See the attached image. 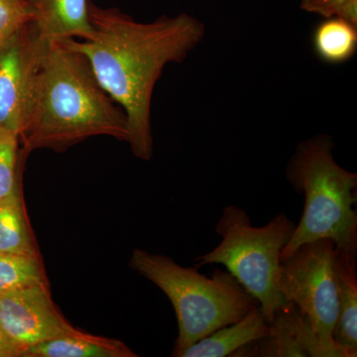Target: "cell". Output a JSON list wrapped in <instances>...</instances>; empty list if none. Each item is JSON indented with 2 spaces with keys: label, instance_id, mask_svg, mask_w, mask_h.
Listing matches in <instances>:
<instances>
[{
  "label": "cell",
  "instance_id": "cell-6",
  "mask_svg": "<svg viewBox=\"0 0 357 357\" xmlns=\"http://www.w3.org/2000/svg\"><path fill=\"white\" fill-rule=\"evenodd\" d=\"M335 248L332 239H319L281 260L282 296L306 317L321 357H344L333 337L338 318Z\"/></svg>",
  "mask_w": 357,
  "mask_h": 357
},
{
  "label": "cell",
  "instance_id": "cell-8",
  "mask_svg": "<svg viewBox=\"0 0 357 357\" xmlns=\"http://www.w3.org/2000/svg\"><path fill=\"white\" fill-rule=\"evenodd\" d=\"M0 326L22 356L33 345L77 332L58 312L46 283L0 296Z\"/></svg>",
  "mask_w": 357,
  "mask_h": 357
},
{
  "label": "cell",
  "instance_id": "cell-12",
  "mask_svg": "<svg viewBox=\"0 0 357 357\" xmlns=\"http://www.w3.org/2000/svg\"><path fill=\"white\" fill-rule=\"evenodd\" d=\"M270 333L261 307L257 306L236 323L215 331L188 347L181 357L234 356L243 347L261 340Z\"/></svg>",
  "mask_w": 357,
  "mask_h": 357
},
{
  "label": "cell",
  "instance_id": "cell-15",
  "mask_svg": "<svg viewBox=\"0 0 357 357\" xmlns=\"http://www.w3.org/2000/svg\"><path fill=\"white\" fill-rule=\"evenodd\" d=\"M0 255H37L23 211L20 191L0 202Z\"/></svg>",
  "mask_w": 357,
  "mask_h": 357
},
{
  "label": "cell",
  "instance_id": "cell-19",
  "mask_svg": "<svg viewBox=\"0 0 357 357\" xmlns=\"http://www.w3.org/2000/svg\"><path fill=\"white\" fill-rule=\"evenodd\" d=\"M301 8L325 18H342L357 26V0H301Z\"/></svg>",
  "mask_w": 357,
  "mask_h": 357
},
{
  "label": "cell",
  "instance_id": "cell-5",
  "mask_svg": "<svg viewBox=\"0 0 357 357\" xmlns=\"http://www.w3.org/2000/svg\"><path fill=\"white\" fill-rule=\"evenodd\" d=\"M295 222L279 213L263 227H255L243 208L227 206L215 225L222 241L196 258L197 269L208 264L227 267L259 303L268 323L286 304L280 292L281 253L290 241Z\"/></svg>",
  "mask_w": 357,
  "mask_h": 357
},
{
  "label": "cell",
  "instance_id": "cell-2",
  "mask_svg": "<svg viewBox=\"0 0 357 357\" xmlns=\"http://www.w3.org/2000/svg\"><path fill=\"white\" fill-rule=\"evenodd\" d=\"M79 52L52 41L45 52L23 151L64 150L93 136L128 140V117Z\"/></svg>",
  "mask_w": 357,
  "mask_h": 357
},
{
  "label": "cell",
  "instance_id": "cell-13",
  "mask_svg": "<svg viewBox=\"0 0 357 357\" xmlns=\"http://www.w3.org/2000/svg\"><path fill=\"white\" fill-rule=\"evenodd\" d=\"M24 357H136L121 342L77 331L72 335L47 340L26 349Z\"/></svg>",
  "mask_w": 357,
  "mask_h": 357
},
{
  "label": "cell",
  "instance_id": "cell-11",
  "mask_svg": "<svg viewBox=\"0 0 357 357\" xmlns=\"http://www.w3.org/2000/svg\"><path fill=\"white\" fill-rule=\"evenodd\" d=\"M356 256L335 248L333 268L337 282L338 318L333 337L344 357L357 356Z\"/></svg>",
  "mask_w": 357,
  "mask_h": 357
},
{
  "label": "cell",
  "instance_id": "cell-4",
  "mask_svg": "<svg viewBox=\"0 0 357 357\" xmlns=\"http://www.w3.org/2000/svg\"><path fill=\"white\" fill-rule=\"evenodd\" d=\"M130 267L161 289L172 303L178 326L172 356L181 357L199 340L260 306L229 271L218 268L208 278L197 268L181 266L172 258L142 249H134Z\"/></svg>",
  "mask_w": 357,
  "mask_h": 357
},
{
  "label": "cell",
  "instance_id": "cell-14",
  "mask_svg": "<svg viewBox=\"0 0 357 357\" xmlns=\"http://www.w3.org/2000/svg\"><path fill=\"white\" fill-rule=\"evenodd\" d=\"M314 47L321 60L342 64L354 57L357 49V26L342 18H326L314 35Z\"/></svg>",
  "mask_w": 357,
  "mask_h": 357
},
{
  "label": "cell",
  "instance_id": "cell-16",
  "mask_svg": "<svg viewBox=\"0 0 357 357\" xmlns=\"http://www.w3.org/2000/svg\"><path fill=\"white\" fill-rule=\"evenodd\" d=\"M40 283L46 281L38 256L0 255V296Z\"/></svg>",
  "mask_w": 357,
  "mask_h": 357
},
{
  "label": "cell",
  "instance_id": "cell-1",
  "mask_svg": "<svg viewBox=\"0 0 357 357\" xmlns=\"http://www.w3.org/2000/svg\"><path fill=\"white\" fill-rule=\"evenodd\" d=\"M89 39L61 40L89 61L98 83L128 117V140L137 158L153 155L151 100L168 64L180 63L204 37V26L187 13L141 23L116 9L89 8Z\"/></svg>",
  "mask_w": 357,
  "mask_h": 357
},
{
  "label": "cell",
  "instance_id": "cell-10",
  "mask_svg": "<svg viewBox=\"0 0 357 357\" xmlns=\"http://www.w3.org/2000/svg\"><path fill=\"white\" fill-rule=\"evenodd\" d=\"M32 22L46 41L89 39L93 33L89 0H28Z\"/></svg>",
  "mask_w": 357,
  "mask_h": 357
},
{
  "label": "cell",
  "instance_id": "cell-20",
  "mask_svg": "<svg viewBox=\"0 0 357 357\" xmlns=\"http://www.w3.org/2000/svg\"><path fill=\"white\" fill-rule=\"evenodd\" d=\"M22 356V351L17 347L0 326V357Z\"/></svg>",
  "mask_w": 357,
  "mask_h": 357
},
{
  "label": "cell",
  "instance_id": "cell-3",
  "mask_svg": "<svg viewBox=\"0 0 357 357\" xmlns=\"http://www.w3.org/2000/svg\"><path fill=\"white\" fill-rule=\"evenodd\" d=\"M330 136L300 143L286 176L305 198L304 211L281 253L286 259L303 244L330 238L335 249L357 255V174L338 165Z\"/></svg>",
  "mask_w": 357,
  "mask_h": 357
},
{
  "label": "cell",
  "instance_id": "cell-9",
  "mask_svg": "<svg viewBox=\"0 0 357 357\" xmlns=\"http://www.w3.org/2000/svg\"><path fill=\"white\" fill-rule=\"evenodd\" d=\"M234 356L321 357L309 321L293 303L275 314L266 337L241 349Z\"/></svg>",
  "mask_w": 357,
  "mask_h": 357
},
{
  "label": "cell",
  "instance_id": "cell-18",
  "mask_svg": "<svg viewBox=\"0 0 357 357\" xmlns=\"http://www.w3.org/2000/svg\"><path fill=\"white\" fill-rule=\"evenodd\" d=\"M32 20L28 0H0V46Z\"/></svg>",
  "mask_w": 357,
  "mask_h": 357
},
{
  "label": "cell",
  "instance_id": "cell-7",
  "mask_svg": "<svg viewBox=\"0 0 357 357\" xmlns=\"http://www.w3.org/2000/svg\"><path fill=\"white\" fill-rule=\"evenodd\" d=\"M49 41L30 22L0 46V131L21 138L31 114Z\"/></svg>",
  "mask_w": 357,
  "mask_h": 357
},
{
  "label": "cell",
  "instance_id": "cell-17",
  "mask_svg": "<svg viewBox=\"0 0 357 357\" xmlns=\"http://www.w3.org/2000/svg\"><path fill=\"white\" fill-rule=\"evenodd\" d=\"M18 163L20 137L0 131V202L20 191Z\"/></svg>",
  "mask_w": 357,
  "mask_h": 357
}]
</instances>
